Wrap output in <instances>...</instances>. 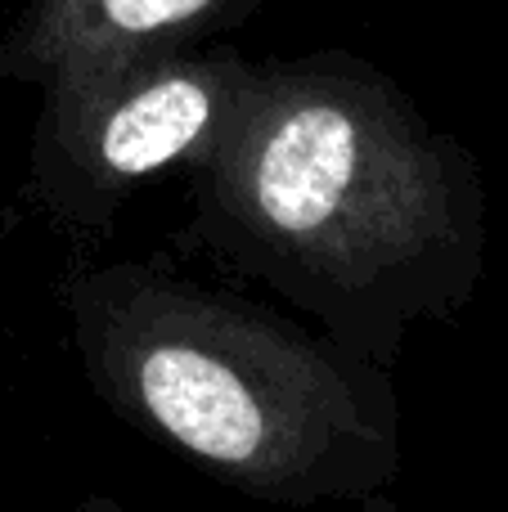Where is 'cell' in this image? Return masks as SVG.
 Returning <instances> with one entry per match:
<instances>
[{"mask_svg": "<svg viewBox=\"0 0 508 512\" xmlns=\"http://www.w3.org/2000/svg\"><path fill=\"white\" fill-rule=\"evenodd\" d=\"M189 198L198 252L387 369L419 324L473 306L491 252L482 162L351 54L257 63Z\"/></svg>", "mask_w": 508, "mask_h": 512, "instance_id": "6da1fadb", "label": "cell"}, {"mask_svg": "<svg viewBox=\"0 0 508 512\" xmlns=\"http://www.w3.org/2000/svg\"><path fill=\"white\" fill-rule=\"evenodd\" d=\"M90 396L149 441L275 508L369 504L405 468L396 369L162 256L59 279Z\"/></svg>", "mask_w": 508, "mask_h": 512, "instance_id": "7a4b0ae2", "label": "cell"}, {"mask_svg": "<svg viewBox=\"0 0 508 512\" xmlns=\"http://www.w3.org/2000/svg\"><path fill=\"white\" fill-rule=\"evenodd\" d=\"M257 63L162 45L41 90L23 203L59 234H104L149 180L198 171L230 144Z\"/></svg>", "mask_w": 508, "mask_h": 512, "instance_id": "3957f363", "label": "cell"}, {"mask_svg": "<svg viewBox=\"0 0 508 512\" xmlns=\"http://www.w3.org/2000/svg\"><path fill=\"white\" fill-rule=\"evenodd\" d=\"M261 0H27L0 45V72L27 86L104 68L162 45H189L198 32L239 23Z\"/></svg>", "mask_w": 508, "mask_h": 512, "instance_id": "277c9868", "label": "cell"}, {"mask_svg": "<svg viewBox=\"0 0 508 512\" xmlns=\"http://www.w3.org/2000/svg\"><path fill=\"white\" fill-rule=\"evenodd\" d=\"M77 512H131V508L117 504L113 495H86V499L77 504Z\"/></svg>", "mask_w": 508, "mask_h": 512, "instance_id": "5b68a950", "label": "cell"}]
</instances>
